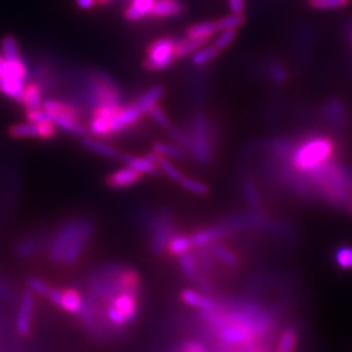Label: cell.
I'll return each instance as SVG.
<instances>
[{"instance_id": "cell-24", "label": "cell", "mask_w": 352, "mask_h": 352, "mask_svg": "<svg viewBox=\"0 0 352 352\" xmlns=\"http://www.w3.org/2000/svg\"><path fill=\"white\" fill-rule=\"evenodd\" d=\"M42 109L46 110L51 115H63V116H69V118H80L78 110L64 102L59 101H46L42 103Z\"/></svg>"}, {"instance_id": "cell-13", "label": "cell", "mask_w": 352, "mask_h": 352, "mask_svg": "<svg viewBox=\"0 0 352 352\" xmlns=\"http://www.w3.org/2000/svg\"><path fill=\"white\" fill-rule=\"evenodd\" d=\"M180 300L184 302L186 305L197 309L199 312L213 311L217 308L218 302H219L214 298H210L208 295H204V294H200V292L190 289H183L180 292Z\"/></svg>"}, {"instance_id": "cell-16", "label": "cell", "mask_w": 352, "mask_h": 352, "mask_svg": "<svg viewBox=\"0 0 352 352\" xmlns=\"http://www.w3.org/2000/svg\"><path fill=\"white\" fill-rule=\"evenodd\" d=\"M155 0H131L124 11V17L128 21H140L151 16Z\"/></svg>"}, {"instance_id": "cell-29", "label": "cell", "mask_w": 352, "mask_h": 352, "mask_svg": "<svg viewBox=\"0 0 352 352\" xmlns=\"http://www.w3.org/2000/svg\"><path fill=\"white\" fill-rule=\"evenodd\" d=\"M153 151L157 153L158 155L166 157V158H183L184 157V151L182 148L166 144V142H155L153 145Z\"/></svg>"}, {"instance_id": "cell-21", "label": "cell", "mask_w": 352, "mask_h": 352, "mask_svg": "<svg viewBox=\"0 0 352 352\" xmlns=\"http://www.w3.org/2000/svg\"><path fill=\"white\" fill-rule=\"evenodd\" d=\"M212 253L222 264L227 265L228 267L235 269V267H239L240 266L239 256L235 252L231 251L230 248H227V247L217 243V241L212 244Z\"/></svg>"}, {"instance_id": "cell-9", "label": "cell", "mask_w": 352, "mask_h": 352, "mask_svg": "<svg viewBox=\"0 0 352 352\" xmlns=\"http://www.w3.org/2000/svg\"><path fill=\"white\" fill-rule=\"evenodd\" d=\"M142 115L144 113H141L136 103H132L129 106L120 104L110 118V136L136 124Z\"/></svg>"}, {"instance_id": "cell-37", "label": "cell", "mask_w": 352, "mask_h": 352, "mask_svg": "<svg viewBox=\"0 0 352 352\" xmlns=\"http://www.w3.org/2000/svg\"><path fill=\"white\" fill-rule=\"evenodd\" d=\"M336 263L342 269H352V248L351 247H340L336 252Z\"/></svg>"}, {"instance_id": "cell-40", "label": "cell", "mask_w": 352, "mask_h": 352, "mask_svg": "<svg viewBox=\"0 0 352 352\" xmlns=\"http://www.w3.org/2000/svg\"><path fill=\"white\" fill-rule=\"evenodd\" d=\"M327 113L333 122H343L344 119V109L338 101H333L327 106Z\"/></svg>"}, {"instance_id": "cell-35", "label": "cell", "mask_w": 352, "mask_h": 352, "mask_svg": "<svg viewBox=\"0 0 352 352\" xmlns=\"http://www.w3.org/2000/svg\"><path fill=\"white\" fill-rule=\"evenodd\" d=\"M243 188H244V195H245V199L248 204L253 209H258L261 206V199H260V195L254 187V184L252 183L251 180H245Z\"/></svg>"}, {"instance_id": "cell-49", "label": "cell", "mask_w": 352, "mask_h": 352, "mask_svg": "<svg viewBox=\"0 0 352 352\" xmlns=\"http://www.w3.org/2000/svg\"><path fill=\"white\" fill-rule=\"evenodd\" d=\"M351 206H352V202H351Z\"/></svg>"}, {"instance_id": "cell-19", "label": "cell", "mask_w": 352, "mask_h": 352, "mask_svg": "<svg viewBox=\"0 0 352 352\" xmlns=\"http://www.w3.org/2000/svg\"><path fill=\"white\" fill-rule=\"evenodd\" d=\"M20 101L25 106L26 110H34V109H41L42 107V90L37 84L32 82L25 85L23 90Z\"/></svg>"}, {"instance_id": "cell-36", "label": "cell", "mask_w": 352, "mask_h": 352, "mask_svg": "<svg viewBox=\"0 0 352 352\" xmlns=\"http://www.w3.org/2000/svg\"><path fill=\"white\" fill-rule=\"evenodd\" d=\"M308 4L315 10H337L349 3L346 0H308Z\"/></svg>"}, {"instance_id": "cell-43", "label": "cell", "mask_w": 352, "mask_h": 352, "mask_svg": "<svg viewBox=\"0 0 352 352\" xmlns=\"http://www.w3.org/2000/svg\"><path fill=\"white\" fill-rule=\"evenodd\" d=\"M228 1V8L231 12L236 14H243L245 10V0H227Z\"/></svg>"}, {"instance_id": "cell-12", "label": "cell", "mask_w": 352, "mask_h": 352, "mask_svg": "<svg viewBox=\"0 0 352 352\" xmlns=\"http://www.w3.org/2000/svg\"><path fill=\"white\" fill-rule=\"evenodd\" d=\"M123 161L133 170L139 171L140 174H149V175H157L161 173V167L158 164V154L151 153L142 157H135V155H123Z\"/></svg>"}, {"instance_id": "cell-34", "label": "cell", "mask_w": 352, "mask_h": 352, "mask_svg": "<svg viewBox=\"0 0 352 352\" xmlns=\"http://www.w3.org/2000/svg\"><path fill=\"white\" fill-rule=\"evenodd\" d=\"M236 36H238L236 30H222L221 36L214 42V47L219 52L226 50L227 47H230L232 42L236 39Z\"/></svg>"}, {"instance_id": "cell-5", "label": "cell", "mask_w": 352, "mask_h": 352, "mask_svg": "<svg viewBox=\"0 0 352 352\" xmlns=\"http://www.w3.org/2000/svg\"><path fill=\"white\" fill-rule=\"evenodd\" d=\"M46 298L55 307L63 309L64 312L71 315L78 316L84 304V296L80 291L75 289H50Z\"/></svg>"}, {"instance_id": "cell-8", "label": "cell", "mask_w": 352, "mask_h": 352, "mask_svg": "<svg viewBox=\"0 0 352 352\" xmlns=\"http://www.w3.org/2000/svg\"><path fill=\"white\" fill-rule=\"evenodd\" d=\"M91 234H93V225L89 221H81L74 239L69 243L67 251L64 253L63 261H62L63 264H76V261L80 258L81 253L84 251L85 244L90 239Z\"/></svg>"}, {"instance_id": "cell-6", "label": "cell", "mask_w": 352, "mask_h": 352, "mask_svg": "<svg viewBox=\"0 0 352 352\" xmlns=\"http://www.w3.org/2000/svg\"><path fill=\"white\" fill-rule=\"evenodd\" d=\"M139 292L119 291L109 302H102L104 305H113L126 318L129 327L135 325L139 317Z\"/></svg>"}, {"instance_id": "cell-38", "label": "cell", "mask_w": 352, "mask_h": 352, "mask_svg": "<svg viewBox=\"0 0 352 352\" xmlns=\"http://www.w3.org/2000/svg\"><path fill=\"white\" fill-rule=\"evenodd\" d=\"M149 115L154 119V122H155L158 126H162L166 131H168V129L173 126H171V123H170V120H168V118L166 116L164 110H162L158 104H155V106L151 107V110H149Z\"/></svg>"}, {"instance_id": "cell-26", "label": "cell", "mask_w": 352, "mask_h": 352, "mask_svg": "<svg viewBox=\"0 0 352 352\" xmlns=\"http://www.w3.org/2000/svg\"><path fill=\"white\" fill-rule=\"evenodd\" d=\"M84 145H85V148L89 149V151H94V153L101 154V155H104V157L115 158V160L123 158V154L120 151H116L113 146H110V145H107L104 142H101L98 140L85 139L84 140Z\"/></svg>"}, {"instance_id": "cell-45", "label": "cell", "mask_w": 352, "mask_h": 352, "mask_svg": "<svg viewBox=\"0 0 352 352\" xmlns=\"http://www.w3.org/2000/svg\"><path fill=\"white\" fill-rule=\"evenodd\" d=\"M76 3L82 10H90L97 4V0H76Z\"/></svg>"}, {"instance_id": "cell-15", "label": "cell", "mask_w": 352, "mask_h": 352, "mask_svg": "<svg viewBox=\"0 0 352 352\" xmlns=\"http://www.w3.org/2000/svg\"><path fill=\"white\" fill-rule=\"evenodd\" d=\"M186 11L184 4L180 0H155L151 17L153 19H171Z\"/></svg>"}, {"instance_id": "cell-14", "label": "cell", "mask_w": 352, "mask_h": 352, "mask_svg": "<svg viewBox=\"0 0 352 352\" xmlns=\"http://www.w3.org/2000/svg\"><path fill=\"white\" fill-rule=\"evenodd\" d=\"M142 179V174L133 170L132 167L126 166L118 171H113V174L107 176L106 183L113 188H128L131 186H135Z\"/></svg>"}, {"instance_id": "cell-20", "label": "cell", "mask_w": 352, "mask_h": 352, "mask_svg": "<svg viewBox=\"0 0 352 352\" xmlns=\"http://www.w3.org/2000/svg\"><path fill=\"white\" fill-rule=\"evenodd\" d=\"M164 93V89L162 88V87H160V85L153 87V88L149 89L148 91H145L135 103H136V106L141 110V113H149V110H151V107L155 106V104L158 103V101L162 98Z\"/></svg>"}, {"instance_id": "cell-30", "label": "cell", "mask_w": 352, "mask_h": 352, "mask_svg": "<svg viewBox=\"0 0 352 352\" xmlns=\"http://www.w3.org/2000/svg\"><path fill=\"white\" fill-rule=\"evenodd\" d=\"M1 55L7 60H14V59L21 58L17 42H16L14 38L7 36L3 39V42H1Z\"/></svg>"}, {"instance_id": "cell-1", "label": "cell", "mask_w": 352, "mask_h": 352, "mask_svg": "<svg viewBox=\"0 0 352 352\" xmlns=\"http://www.w3.org/2000/svg\"><path fill=\"white\" fill-rule=\"evenodd\" d=\"M287 155L292 170L309 177L334 162L336 142L322 135L309 136L295 146L291 145Z\"/></svg>"}, {"instance_id": "cell-48", "label": "cell", "mask_w": 352, "mask_h": 352, "mask_svg": "<svg viewBox=\"0 0 352 352\" xmlns=\"http://www.w3.org/2000/svg\"><path fill=\"white\" fill-rule=\"evenodd\" d=\"M346 1H347V3H350V0H346Z\"/></svg>"}, {"instance_id": "cell-22", "label": "cell", "mask_w": 352, "mask_h": 352, "mask_svg": "<svg viewBox=\"0 0 352 352\" xmlns=\"http://www.w3.org/2000/svg\"><path fill=\"white\" fill-rule=\"evenodd\" d=\"M298 340H299V333L296 327H286L278 340L277 349L276 352H294L296 346H298Z\"/></svg>"}, {"instance_id": "cell-7", "label": "cell", "mask_w": 352, "mask_h": 352, "mask_svg": "<svg viewBox=\"0 0 352 352\" xmlns=\"http://www.w3.org/2000/svg\"><path fill=\"white\" fill-rule=\"evenodd\" d=\"M56 133V126L51 122L45 123H20L10 128V135L14 139L24 138H38V139H51Z\"/></svg>"}, {"instance_id": "cell-18", "label": "cell", "mask_w": 352, "mask_h": 352, "mask_svg": "<svg viewBox=\"0 0 352 352\" xmlns=\"http://www.w3.org/2000/svg\"><path fill=\"white\" fill-rule=\"evenodd\" d=\"M195 244L190 235H174L171 239L168 240L166 251L168 252L171 256H182L187 252L193 251Z\"/></svg>"}, {"instance_id": "cell-27", "label": "cell", "mask_w": 352, "mask_h": 352, "mask_svg": "<svg viewBox=\"0 0 352 352\" xmlns=\"http://www.w3.org/2000/svg\"><path fill=\"white\" fill-rule=\"evenodd\" d=\"M173 352H214L208 347V344H205L202 340H180Z\"/></svg>"}, {"instance_id": "cell-42", "label": "cell", "mask_w": 352, "mask_h": 352, "mask_svg": "<svg viewBox=\"0 0 352 352\" xmlns=\"http://www.w3.org/2000/svg\"><path fill=\"white\" fill-rule=\"evenodd\" d=\"M270 76L278 84H282L287 80V74L280 65H272L270 67Z\"/></svg>"}, {"instance_id": "cell-33", "label": "cell", "mask_w": 352, "mask_h": 352, "mask_svg": "<svg viewBox=\"0 0 352 352\" xmlns=\"http://www.w3.org/2000/svg\"><path fill=\"white\" fill-rule=\"evenodd\" d=\"M182 187L184 189L189 190L190 193H195V195H199V196H205L209 193V188L201 183L199 180H195V179H190V177H183V180L180 182Z\"/></svg>"}, {"instance_id": "cell-2", "label": "cell", "mask_w": 352, "mask_h": 352, "mask_svg": "<svg viewBox=\"0 0 352 352\" xmlns=\"http://www.w3.org/2000/svg\"><path fill=\"white\" fill-rule=\"evenodd\" d=\"M327 201L336 205L352 202V174L344 166L331 162L308 177Z\"/></svg>"}, {"instance_id": "cell-3", "label": "cell", "mask_w": 352, "mask_h": 352, "mask_svg": "<svg viewBox=\"0 0 352 352\" xmlns=\"http://www.w3.org/2000/svg\"><path fill=\"white\" fill-rule=\"evenodd\" d=\"M176 59V39L170 37L158 38L148 46L144 65L148 71H162L168 68Z\"/></svg>"}, {"instance_id": "cell-39", "label": "cell", "mask_w": 352, "mask_h": 352, "mask_svg": "<svg viewBox=\"0 0 352 352\" xmlns=\"http://www.w3.org/2000/svg\"><path fill=\"white\" fill-rule=\"evenodd\" d=\"M26 118H28V122H32V123L51 122L50 113H47L46 110H43L42 107L34 109V110H26Z\"/></svg>"}, {"instance_id": "cell-4", "label": "cell", "mask_w": 352, "mask_h": 352, "mask_svg": "<svg viewBox=\"0 0 352 352\" xmlns=\"http://www.w3.org/2000/svg\"><path fill=\"white\" fill-rule=\"evenodd\" d=\"M188 146L200 162H208L210 158V136L208 120L204 116H197L192 126V136L188 139Z\"/></svg>"}, {"instance_id": "cell-17", "label": "cell", "mask_w": 352, "mask_h": 352, "mask_svg": "<svg viewBox=\"0 0 352 352\" xmlns=\"http://www.w3.org/2000/svg\"><path fill=\"white\" fill-rule=\"evenodd\" d=\"M217 32H219L217 21H205V23L189 26L186 32V37L208 42L209 38L213 37Z\"/></svg>"}, {"instance_id": "cell-46", "label": "cell", "mask_w": 352, "mask_h": 352, "mask_svg": "<svg viewBox=\"0 0 352 352\" xmlns=\"http://www.w3.org/2000/svg\"><path fill=\"white\" fill-rule=\"evenodd\" d=\"M4 64H6V60H4L3 55H0V78L3 76V72H4Z\"/></svg>"}, {"instance_id": "cell-47", "label": "cell", "mask_w": 352, "mask_h": 352, "mask_svg": "<svg viewBox=\"0 0 352 352\" xmlns=\"http://www.w3.org/2000/svg\"><path fill=\"white\" fill-rule=\"evenodd\" d=\"M7 292H8L7 287H4V286H1V285H0V295H6Z\"/></svg>"}, {"instance_id": "cell-28", "label": "cell", "mask_w": 352, "mask_h": 352, "mask_svg": "<svg viewBox=\"0 0 352 352\" xmlns=\"http://www.w3.org/2000/svg\"><path fill=\"white\" fill-rule=\"evenodd\" d=\"M219 55V51L213 46H204L200 50L196 51L192 56V63L195 65H205L213 62L214 59Z\"/></svg>"}, {"instance_id": "cell-10", "label": "cell", "mask_w": 352, "mask_h": 352, "mask_svg": "<svg viewBox=\"0 0 352 352\" xmlns=\"http://www.w3.org/2000/svg\"><path fill=\"white\" fill-rule=\"evenodd\" d=\"M80 222H69L67 223L60 232L55 236V239L51 244L50 258L55 264H59L63 261L64 253L67 251L69 243L74 239V236L80 227Z\"/></svg>"}, {"instance_id": "cell-25", "label": "cell", "mask_w": 352, "mask_h": 352, "mask_svg": "<svg viewBox=\"0 0 352 352\" xmlns=\"http://www.w3.org/2000/svg\"><path fill=\"white\" fill-rule=\"evenodd\" d=\"M206 45V42L199 41V39H192V38H183L176 41V56L179 58H184L195 54L196 51L200 50Z\"/></svg>"}, {"instance_id": "cell-32", "label": "cell", "mask_w": 352, "mask_h": 352, "mask_svg": "<svg viewBox=\"0 0 352 352\" xmlns=\"http://www.w3.org/2000/svg\"><path fill=\"white\" fill-rule=\"evenodd\" d=\"M158 164H160L161 170H162L164 174L168 176L170 179H173L174 182H177V183H180V182L183 180L184 175H183V174L176 168L174 164H171V162L168 161V158L162 157V155H158Z\"/></svg>"}, {"instance_id": "cell-11", "label": "cell", "mask_w": 352, "mask_h": 352, "mask_svg": "<svg viewBox=\"0 0 352 352\" xmlns=\"http://www.w3.org/2000/svg\"><path fill=\"white\" fill-rule=\"evenodd\" d=\"M33 309H34V292L26 291L23 295V299L20 302L16 327L17 333L21 337H28L32 331V320H33Z\"/></svg>"}, {"instance_id": "cell-31", "label": "cell", "mask_w": 352, "mask_h": 352, "mask_svg": "<svg viewBox=\"0 0 352 352\" xmlns=\"http://www.w3.org/2000/svg\"><path fill=\"white\" fill-rule=\"evenodd\" d=\"M244 21H245V19L243 14L232 13L230 16L217 20V24H218L219 30H236L239 26L244 24Z\"/></svg>"}, {"instance_id": "cell-41", "label": "cell", "mask_w": 352, "mask_h": 352, "mask_svg": "<svg viewBox=\"0 0 352 352\" xmlns=\"http://www.w3.org/2000/svg\"><path fill=\"white\" fill-rule=\"evenodd\" d=\"M28 285H29V289L32 292H34V294H38V295H41V296H45L46 298V295H47V292H49V289L50 287L47 286V283H45L42 279H39V278H30L29 279V282H28Z\"/></svg>"}, {"instance_id": "cell-23", "label": "cell", "mask_w": 352, "mask_h": 352, "mask_svg": "<svg viewBox=\"0 0 352 352\" xmlns=\"http://www.w3.org/2000/svg\"><path fill=\"white\" fill-rule=\"evenodd\" d=\"M51 122L58 126V128H62L65 132H69V133H75V135H80L82 136L85 133V129L84 126L80 124L78 119L75 118H69V116H63V115H51Z\"/></svg>"}, {"instance_id": "cell-44", "label": "cell", "mask_w": 352, "mask_h": 352, "mask_svg": "<svg viewBox=\"0 0 352 352\" xmlns=\"http://www.w3.org/2000/svg\"><path fill=\"white\" fill-rule=\"evenodd\" d=\"M36 251V247H34V243H30V241H24V243H21L20 245H19V248H17V252H19V254H21V256H30L33 252Z\"/></svg>"}]
</instances>
